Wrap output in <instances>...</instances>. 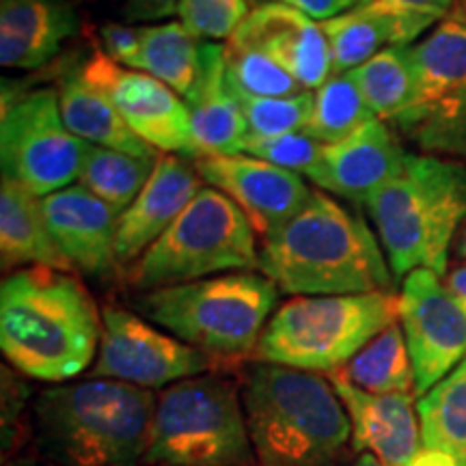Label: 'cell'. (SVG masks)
<instances>
[{"instance_id": "38", "label": "cell", "mask_w": 466, "mask_h": 466, "mask_svg": "<svg viewBox=\"0 0 466 466\" xmlns=\"http://www.w3.org/2000/svg\"><path fill=\"white\" fill-rule=\"evenodd\" d=\"M182 0H126L124 15L127 25L137 22H160L177 14Z\"/></svg>"}, {"instance_id": "31", "label": "cell", "mask_w": 466, "mask_h": 466, "mask_svg": "<svg viewBox=\"0 0 466 466\" xmlns=\"http://www.w3.org/2000/svg\"><path fill=\"white\" fill-rule=\"evenodd\" d=\"M370 119H374V113L350 74H333L313 91V113L305 132L318 143L333 145L357 132Z\"/></svg>"}, {"instance_id": "30", "label": "cell", "mask_w": 466, "mask_h": 466, "mask_svg": "<svg viewBox=\"0 0 466 466\" xmlns=\"http://www.w3.org/2000/svg\"><path fill=\"white\" fill-rule=\"evenodd\" d=\"M158 158L126 154V151L86 145L78 182L91 195L124 214L147 184Z\"/></svg>"}, {"instance_id": "2", "label": "cell", "mask_w": 466, "mask_h": 466, "mask_svg": "<svg viewBox=\"0 0 466 466\" xmlns=\"http://www.w3.org/2000/svg\"><path fill=\"white\" fill-rule=\"evenodd\" d=\"M259 270L289 296L371 294L393 285L391 266L370 225L319 190L264 238Z\"/></svg>"}, {"instance_id": "32", "label": "cell", "mask_w": 466, "mask_h": 466, "mask_svg": "<svg viewBox=\"0 0 466 466\" xmlns=\"http://www.w3.org/2000/svg\"><path fill=\"white\" fill-rule=\"evenodd\" d=\"M225 58L227 78L238 96L285 97L305 91V86L288 69H283L275 58L258 48L227 42Z\"/></svg>"}, {"instance_id": "1", "label": "cell", "mask_w": 466, "mask_h": 466, "mask_svg": "<svg viewBox=\"0 0 466 466\" xmlns=\"http://www.w3.org/2000/svg\"><path fill=\"white\" fill-rule=\"evenodd\" d=\"M102 313L72 270L31 266L0 285V350L20 374L66 382L89 370Z\"/></svg>"}, {"instance_id": "39", "label": "cell", "mask_w": 466, "mask_h": 466, "mask_svg": "<svg viewBox=\"0 0 466 466\" xmlns=\"http://www.w3.org/2000/svg\"><path fill=\"white\" fill-rule=\"evenodd\" d=\"M378 3L391 5V7L415 11V14H423L434 17V20H445L447 15L456 9L458 0H378Z\"/></svg>"}, {"instance_id": "15", "label": "cell", "mask_w": 466, "mask_h": 466, "mask_svg": "<svg viewBox=\"0 0 466 466\" xmlns=\"http://www.w3.org/2000/svg\"><path fill=\"white\" fill-rule=\"evenodd\" d=\"M195 168L203 182L229 197L264 238L296 217L313 197V188L299 173L248 154L206 156L197 158Z\"/></svg>"}, {"instance_id": "26", "label": "cell", "mask_w": 466, "mask_h": 466, "mask_svg": "<svg viewBox=\"0 0 466 466\" xmlns=\"http://www.w3.org/2000/svg\"><path fill=\"white\" fill-rule=\"evenodd\" d=\"M201 46L182 22L141 26V48L132 69L154 76L186 100L201 74Z\"/></svg>"}, {"instance_id": "23", "label": "cell", "mask_w": 466, "mask_h": 466, "mask_svg": "<svg viewBox=\"0 0 466 466\" xmlns=\"http://www.w3.org/2000/svg\"><path fill=\"white\" fill-rule=\"evenodd\" d=\"M78 31L67 0H0V63L3 67H44Z\"/></svg>"}, {"instance_id": "37", "label": "cell", "mask_w": 466, "mask_h": 466, "mask_svg": "<svg viewBox=\"0 0 466 466\" xmlns=\"http://www.w3.org/2000/svg\"><path fill=\"white\" fill-rule=\"evenodd\" d=\"M264 3H279L285 7L300 11L302 15L311 17L322 25V22L333 20V17L348 14L354 7H359L363 0H264Z\"/></svg>"}, {"instance_id": "22", "label": "cell", "mask_w": 466, "mask_h": 466, "mask_svg": "<svg viewBox=\"0 0 466 466\" xmlns=\"http://www.w3.org/2000/svg\"><path fill=\"white\" fill-rule=\"evenodd\" d=\"M186 104L190 110L197 158L244 154L248 126L242 104L227 78L225 44L203 42L201 74Z\"/></svg>"}, {"instance_id": "5", "label": "cell", "mask_w": 466, "mask_h": 466, "mask_svg": "<svg viewBox=\"0 0 466 466\" xmlns=\"http://www.w3.org/2000/svg\"><path fill=\"white\" fill-rule=\"evenodd\" d=\"M365 206L395 279L415 270L445 277L451 244L466 225V165L406 154L400 173Z\"/></svg>"}, {"instance_id": "28", "label": "cell", "mask_w": 466, "mask_h": 466, "mask_svg": "<svg viewBox=\"0 0 466 466\" xmlns=\"http://www.w3.org/2000/svg\"><path fill=\"white\" fill-rule=\"evenodd\" d=\"M337 374L367 393L415 395V367L398 322L374 337Z\"/></svg>"}, {"instance_id": "9", "label": "cell", "mask_w": 466, "mask_h": 466, "mask_svg": "<svg viewBox=\"0 0 466 466\" xmlns=\"http://www.w3.org/2000/svg\"><path fill=\"white\" fill-rule=\"evenodd\" d=\"M244 270H259L253 225L229 197L203 186L175 223L130 266L127 283L149 291Z\"/></svg>"}, {"instance_id": "7", "label": "cell", "mask_w": 466, "mask_h": 466, "mask_svg": "<svg viewBox=\"0 0 466 466\" xmlns=\"http://www.w3.org/2000/svg\"><path fill=\"white\" fill-rule=\"evenodd\" d=\"M395 322L393 291L294 296L272 313L255 359L311 374H337Z\"/></svg>"}, {"instance_id": "16", "label": "cell", "mask_w": 466, "mask_h": 466, "mask_svg": "<svg viewBox=\"0 0 466 466\" xmlns=\"http://www.w3.org/2000/svg\"><path fill=\"white\" fill-rule=\"evenodd\" d=\"M404 158L406 151L395 132L374 116L339 143L324 145L307 179L326 195L367 203L400 173Z\"/></svg>"}, {"instance_id": "43", "label": "cell", "mask_w": 466, "mask_h": 466, "mask_svg": "<svg viewBox=\"0 0 466 466\" xmlns=\"http://www.w3.org/2000/svg\"><path fill=\"white\" fill-rule=\"evenodd\" d=\"M456 250H458L460 258L466 261V225L462 227V231H460V238H458V242H456Z\"/></svg>"}, {"instance_id": "20", "label": "cell", "mask_w": 466, "mask_h": 466, "mask_svg": "<svg viewBox=\"0 0 466 466\" xmlns=\"http://www.w3.org/2000/svg\"><path fill=\"white\" fill-rule=\"evenodd\" d=\"M329 380L348 410L354 450L374 453L384 466H410L423 447L415 395L367 393L339 374Z\"/></svg>"}, {"instance_id": "25", "label": "cell", "mask_w": 466, "mask_h": 466, "mask_svg": "<svg viewBox=\"0 0 466 466\" xmlns=\"http://www.w3.org/2000/svg\"><path fill=\"white\" fill-rule=\"evenodd\" d=\"M56 93L66 126L80 141L143 156V158H158L160 156V151H156L130 130V126L126 124L115 104L108 100L106 93L89 83L80 69L67 76Z\"/></svg>"}, {"instance_id": "35", "label": "cell", "mask_w": 466, "mask_h": 466, "mask_svg": "<svg viewBox=\"0 0 466 466\" xmlns=\"http://www.w3.org/2000/svg\"><path fill=\"white\" fill-rule=\"evenodd\" d=\"M322 149L324 145L309 137L305 130L266 138L248 137L247 145H244V154L281 167L285 171L305 175V177H309V173L316 168Z\"/></svg>"}, {"instance_id": "8", "label": "cell", "mask_w": 466, "mask_h": 466, "mask_svg": "<svg viewBox=\"0 0 466 466\" xmlns=\"http://www.w3.org/2000/svg\"><path fill=\"white\" fill-rule=\"evenodd\" d=\"M242 393L203 374L162 389L145 466H255Z\"/></svg>"}, {"instance_id": "33", "label": "cell", "mask_w": 466, "mask_h": 466, "mask_svg": "<svg viewBox=\"0 0 466 466\" xmlns=\"http://www.w3.org/2000/svg\"><path fill=\"white\" fill-rule=\"evenodd\" d=\"M238 100L242 104L248 137L258 138L307 130L313 113V91L307 89L285 97L238 96Z\"/></svg>"}, {"instance_id": "24", "label": "cell", "mask_w": 466, "mask_h": 466, "mask_svg": "<svg viewBox=\"0 0 466 466\" xmlns=\"http://www.w3.org/2000/svg\"><path fill=\"white\" fill-rule=\"evenodd\" d=\"M0 264L5 272L31 266L74 270L52 240L42 197L5 177L0 186Z\"/></svg>"}, {"instance_id": "19", "label": "cell", "mask_w": 466, "mask_h": 466, "mask_svg": "<svg viewBox=\"0 0 466 466\" xmlns=\"http://www.w3.org/2000/svg\"><path fill=\"white\" fill-rule=\"evenodd\" d=\"M201 175L188 162L160 154L138 197L116 220V259L134 264L175 223L203 188Z\"/></svg>"}, {"instance_id": "29", "label": "cell", "mask_w": 466, "mask_h": 466, "mask_svg": "<svg viewBox=\"0 0 466 466\" xmlns=\"http://www.w3.org/2000/svg\"><path fill=\"white\" fill-rule=\"evenodd\" d=\"M425 450L445 451L466 466V359L417 400Z\"/></svg>"}, {"instance_id": "17", "label": "cell", "mask_w": 466, "mask_h": 466, "mask_svg": "<svg viewBox=\"0 0 466 466\" xmlns=\"http://www.w3.org/2000/svg\"><path fill=\"white\" fill-rule=\"evenodd\" d=\"M227 42L266 52L309 91H316L333 76L322 25L285 5L259 3Z\"/></svg>"}, {"instance_id": "21", "label": "cell", "mask_w": 466, "mask_h": 466, "mask_svg": "<svg viewBox=\"0 0 466 466\" xmlns=\"http://www.w3.org/2000/svg\"><path fill=\"white\" fill-rule=\"evenodd\" d=\"M436 25L439 20L430 15L391 7L378 0H363L348 14L322 22L333 58V74L352 72L387 48L412 46Z\"/></svg>"}, {"instance_id": "27", "label": "cell", "mask_w": 466, "mask_h": 466, "mask_svg": "<svg viewBox=\"0 0 466 466\" xmlns=\"http://www.w3.org/2000/svg\"><path fill=\"white\" fill-rule=\"evenodd\" d=\"M348 74L378 119L398 124L415 104L417 67L412 46H395L378 52Z\"/></svg>"}, {"instance_id": "3", "label": "cell", "mask_w": 466, "mask_h": 466, "mask_svg": "<svg viewBox=\"0 0 466 466\" xmlns=\"http://www.w3.org/2000/svg\"><path fill=\"white\" fill-rule=\"evenodd\" d=\"M156 401L108 378L46 389L35 401L39 447L61 466H145Z\"/></svg>"}, {"instance_id": "11", "label": "cell", "mask_w": 466, "mask_h": 466, "mask_svg": "<svg viewBox=\"0 0 466 466\" xmlns=\"http://www.w3.org/2000/svg\"><path fill=\"white\" fill-rule=\"evenodd\" d=\"M86 143L66 126L55 89H37L9 102L0 116L3 177L48 197L80 177Z\"/></svg>"}, {"instance_id": "13", "label": "cell", "mask_w": 466, "mask_h": 466, "mask_svg": "<svg viewBox=\"0 0 466 466\" xmlns=\"http://www.w3.org/2000/svg\"><path fill=\"white\" fill-rule=\"evenodd\" d=\"M398 322L421 398L466 359V313L436 272L415 270L401 281Z\"/></svg>"}, {"instance_id": "42", "label": "cell", "mask_w": 466, "mask_h": 466, "mask_svg": "<svg viewBox=\"0 0 466 466\" xmlns=\"http://www.w3.org/2000/svg\"><path fill=\"white\" fill-rule=\"evenodd\" d=\"M350 466H384V464L374 456V453L363 451V453H359L357 460H354V462Z\"/></svg>"}, {"instance_id": "45", "label": "cell", "mask_w": 466, "mask_h": 466, "mask_svg": "<svg viewBox=\"0 0 466 466\" xmlns=\"http://www.w3.org/2000/svg\"><path fill=\"white\" fill-rule=\"evenodd\" d=\"M248 3H255V0H248Z\"/></svg>"}, {"instance_id": "41", "label": "cell", "mask_w": 466, "mask_h": 466, "mask_svg": "<svg viewBox=\"0 0 466 466\" xmlns=\"http://www.w3.org/2000/svg\"><path fill=\"white\" fill-rule=\"evenodd\" d=\"M410 466H460V462L453 456H450V453L421 447V451L412 458Z\"/></svg>"}, {"instance_id": "14", "label": "cell", "mask_w": 466, "mask_h": 466, "mask_svg": "<svg viewBox=\"0 0 466 466\" xmlns=\"http://www.w3.org/2000/svg\"><path fill=\"white\" fill-rule=\"evenodd\" d=\"M85 78L102 89L130 130L160 154L195 156L188 104L154 76L119 66L96 48L80 67Z\"/></svg>"}, {"instance_id": "40", "label": "cell", "mask_w": 466, "mask_h": 466, "mask_svg": "<svg viewBox=\"0 0 466 466\" xmlns=\"http://www.w3.org/2000/svg\"><path fill=\"white\" fill-rule=\"evenodd\" d=\"M445 288L450 289V294L456 299V302L460 307L464 309L466 313V261L464 264H458L456 268H451V270H447L445 275Z\"/></svg>"}, {"instance_id": "44", "label": "cell", "mask_w": 466, "mask_h": 466, "mask_svg": "<svg viewBox=\"0 0 466 466\" xmlns=\"http://www.w3.org/2000/svg\"><path fill=\"white\" fill-rule=\"evenodd\" d=\"M17 466H61L56 462H48V464H39V462H25V464H17Z\"/></svg>"}, {"instance_id": "12", "label": "cell", "mask_w": 466, "mask_h": 466, "mask_svg": "<svg viewBox=\"0 0 466 466\" xmlns=\"http://www.w3.org/2000/svg\"><path fill=\"white\" fill-rule=\"evenodd\" d=\"M212 367L214 359L168 335L141 313L121 307L102 311V337L91 378H108L151 391L208 374Z\"/></svg>"}, {"instance_id": "36", "label": "cell", "mask_w": 466, "mask_h": 466, "mask_svg": "<svg viewBox=\"0 0 466 466\" xmlns=\"http://www.w3.org/2000/svg\"><path fill=\"white\" fill-rule=\"evenodd\" d=\"M141 48V26L132 25H104L100 31V50L110 61L124 67H134Z\"/></svg>"}, {"instance_id": "6", "label": "cell", "mask_w": 466, "mask_h": 466, "mask_svg": "<svg viewBox=\"0 0 466 466\" xmlns=\"http://www.w3.org/2000/svg\"><path fill=\"white\" fill-rule=\"evenodd\" d=\"M277 300L279 288L264 272L244 270L143 291L134 307L209 359H242L258 350Z\"/></svg>"}, {"instance_id": "4", "label": "cell", "mask_w": 466, "mask_h": 466, "mask_svg": "<svg viewBox=\"0 0 466 466\" xmlns=\"http://www.w3.org/2000/svg\"><path fill=\"white\" fill-rule=\"evenodd\" d=\"M242 401L259 466H339L352 423L330 380L258 363L244 380Z\"/></svg>"}, {"instance_id": "34", "label": "cell", "mask_w": 466, "mask_h": 466, "mask_svg": "<svg viewBox=\"0 0 466 466\" xmlns=\"http://www.w3.org/2000/svg\"><path fill=\"white\" fill-rule=\"evenodd\" d=\"M248 11V0H182L177 15L201 42H220L236 33Z\"/></svg>"}, {"instance_id": "10", "label": "cell", "mask_w": 466, "mask_h": 466, "mask_svg": "<svg viewBox=\"0 0 466 466\" xmlns=\"http://www.w3.org/2000/svg\"><path fill=\"white\" fill-rule=\"evenodd\" d=\"M417 97L398 126L428 154L466 158V0L412 44Z\"/></svg>"}, {"instance_id": "18", "label": "cell", "mask_w": 466, "mask_h": 466, "mask_svg": "<svg viewBox=\"0 0 466 466\" xmlns=\"http://www.w3.org/2000/svg\"><path fill=\"white\" fill-rule=\"evenodd\" d=\"M52 240L67 264L89 277H106L119 266L116 220L119 214L80 184L44 197Z\"/></svg>"}]
</instances>
